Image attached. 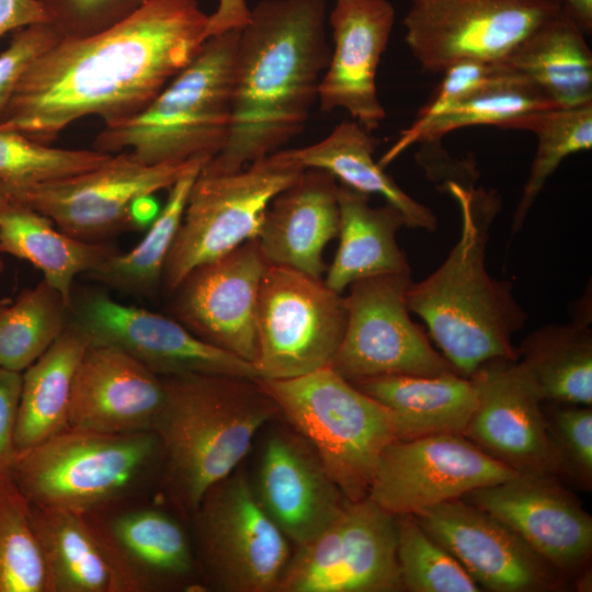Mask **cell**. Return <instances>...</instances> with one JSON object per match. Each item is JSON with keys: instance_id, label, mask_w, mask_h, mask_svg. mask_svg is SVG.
Masks as SVG:
<instances>
[{"instance_id": "1", "label": "cell", "mask_w": 592, "mask_h": 592, "mask_svg": "<svg viewBox=\"0 0 592 592\" xmlns=\"http://www.w3.org/2000/svg\"><path fill=\"white\" fill-rule=\"evenodd\" d=\"M207 23L196 0H145L102 32L58 41L22 75L0 128L49 145L89 115L130 118L195 57Z\"/></svg>"}, {"instance_id": "2", "label": "cell", "mask_w": 592, "mask_h": 592, "mask_svg": "<svg viewBox=\"0 0 592 592\" xmlns=\"http://www.w3.org/2000/svg\"><path fill=\"white\" fill-rule=\"evenodd\" d=\"M326 0H262L239 31L228 139L205 166L238 171L269 157L306 125L331 48Z\"/></svg>"}, {"instance_id": "3", "label": "cell", "mask_w": 592, "mask_h": 592, "mask_svg": "<svg viewBox=\"0 0 592 592\" xmlns=\"http://www.w3.org/2000/svg\"><path fill=\"white\" fill-rule=\"evenodd\" d=\"M458 204L460 235L445 261L407 291L410 312L420 317L442 355L462 376L470 377L494 360H519L513 335L527 320L509 281L493 278L486 267L497 198L449 181Z\"/></svg>"}, {"instance_id": "4", "label": "cell", "mask_w": 592, "mask_h": 592, "mask_svg": "<svg viewBox=\"0 0 592 592\" xmlns=\"http://www.w3.org/2000/svg\"><path fill=\"white\" fill-rule=\"evenodd\" d=\"M160 377L164 399L152 431L169 492L192 513L215 483L237 469L259 431L280 412L257 379Z\"/></svg>"}, {"instance_id": "5", "label": "cell", "mask_w": 592, "mask_h": 592, "mask_svg": "<svg viewBox=\"0 0 592 592\" xmlns=\"http://www.w3.org/2000/svg\"><path fill=\"white\" fill-rule=\"evenodd\" d=\"M239 31L209 36L143 111L105 125L95 137V150L129 151L152 166L210 160L219 153L230 129Z\"/></svg>"}, {"instance_id": "6", "label": "cell", "mask_w": 592, "mask_h": 592, "mask_svg": "<svg viewBox=\"0 0 592 592\" xmlns=\"http://www.w3.org/2000/svg\"><path fill=\"white\" fill-rule=\"evenodd\" d=\"M257 380L312 446L345 499L367 498L384 449L399 439L395 413L331 366Z\"/></svg>"}, {"instance_id": "7", "label": "cell", "mask_w": 592, "mask_h": 592, "mask_svg": "<svg viewBox=\"0 0 592 592\" xmlns=\"http://www.w3.org/2000/svg\"><path fill=\"white\" fill-rule=\"evenodd\" d=\"M161 462L153 431L77 428L18 452L10 474L30 504L86 513L125 500Z\"/></svg>"}, {"instance_id": "8", "label": "cell", "mask_w": 592, "mask_h": 592, "mask_svg": "<svg viewBox=\"0 0 592 592\" xmlns=\"http://www.w3.org/2000/svg\"><path fill=\"white\" fill-rule=\"evenodd\" d=\"M275 155L238 171L202 167L167 258L161 289L170 296L195 267L255 239L272 200L301 173Z\"/></svg>"}, {"instance_id": "9", "label": "cell", "mask_w": 592, "mask_h": 592, "mask_svg": "<svg viewBox=\"0 0 592 592\" xmlns=\"http://www.w3.org/2000/svg\"><path fill=\"white\" fill-rule=\"evenodd\" d=\"M191 514L196 562L215 588L277 590L292 556L289 539L261 505L242 469L215 483Z\"/></svg>"}, {"instance_id": "10", "label": "cell", "mask_w": 592, "mask_h": 592, "mask_svg": "<svg viewBox=\"0 0 592 592\" xmlns=\"http://www.w3.org/2000/svg\"><path fill=\"white\" fill-rule=\"evenodd\" d=\"M346 322L344 296L323 278L267 265L257 309L260 379H286L331 366Z\"/></svg>"}, {"instance_id": "11", "label": "cell", "mask_w": 592, "mask_h": 592, "mask_svg": "<svg viewBox=\"0 0 592 592\" xmlns=\"http://www.w3.org/2000/svg\"><path fill=\"white\" fill-rule=\"evenodd\" d=\"M146 164L121 151L96 168L68 178L32 185H0V197L29 206L48 217L62 232L101 242L134 230L130 208L143 196L168 190L197 163Z\"/></svg>"}, {"instance_id": "12", "label": "cell", "mask_w": 592, "mask_h": 592, "mask_svg": "<svg viewBox=\"0 0 592 592\" xmlns=\"http://www.w3.org/2000/svg\"><path fill=\"white\" fill-rule=\"evenodd\" d=\"M411 273L379 275L351 284L346 322L331 367L349 382L457 373L410 317ZM458 374V373H457Z\"/></svg>"}, {"instance_id": "13", "label": "cell", "mask_w": 592, "mask_h": 592, "mask_svg": "<svg viewBox=\"0 0 592 592\" xmlns=\"http://www.w3.org/2000/svg\"><path fill=\"white\" fill-rule=\"evenodd\" d=\"M563 4V0H410L402 20L405 42L430 72H442L463 59L504 61Z\"/></svg>"}, {"instance_id": "14", "label": "cell", "mask_w": 592, "mask_h": 592, "mask_svg": "<svg viewBox=\"0 0 592 592\" xmlns=\"http://www.w3.org/2000/svg\"><path fill=\"white\" fill-rule=\"evenodd\" d=\"M397 517L369 498L349 501L316 538L297 546L276 592L402 591Z\"/></svg>"}, {"instance_id": "15", "label": "cell", "mask_w": 592, "mask_h": 592, "mask_svg": "<svg viewBox=\"0 0 592 592\" xmlns=\"http://www.w3.org/2000/svg\"><path fill=\"white\" fill-rule=\"evenodd\" d=\"M69 321L90 344L115 346L159 376L259 378L252 363L201 340L171 316L119 303L103 291L72 295Z\"/></svg>"}, {"instance_id": "16", "label": "cell", "mask_w": 592, "mask_h": 592, "mask_svg": "<svg viewBox=\"0 0 592 592\" xmlns=\"http://www.w3.org/2000/svg\"><path fill=\"white\" fill-rule=\"evenodd\" d=\"M517 474L460 433L396 440L378 460L367 498L396 516L414 514Z\"/></svg>"}, {"instance_id": "17", "label": "cell", "mask_w": 592, "mask_h": 592, "mask_svg": "<svg viewBox=\"0 0 592 592\" xmlns=\"http://www.w3.org/2000/svg\"><path fill=\"white\" fill-rule=\"evenodd\" d=\"M267 267L255 239L193 269L170 295V315L201 340L254 364L257 309Z\"/></svg>"}, {"instance_id": "18", "label": "cell", "mask_w": 592, "mask_h": 592, "mask_svg": "<svg viewBox=\"0 0 592 592\" xmlns=\"http://www.w3.org/2000/svg\"><path fill=\"white\" fill-rule=\"evenodd\" d=\"M470 378L477 406L463 435L519 474L557 476L544 399L519 360L488 362Z\"/></svg>"}, {"instance_id": "19", "label": "cell", "mask_w": 592, "mask_h": 592, "mask_svg": "<svg viewBox=\"0 0 592 592\" xmlns=\"http://www.w3.org/2000/svg\"><path fill=\"white\" fill-rule=\"evenodd\" d=\"M412 515L480 588L539 592L562 587L563 577L510 526L462 498Z\"/></svg>"}, {"instance_id": "20", "label": "cell", "mask_w": 592, "mask_h": 592, "mask_svg": "<svg viewBox=\"0 0 592 592\" xmlns=\"http://www.w3.org/2000/svg\"><path fill=\"white\" fill-rule=\"evenodd\" d=\"M82 516L110 566L114 592L163 591L193 581L192 539L166 510L116 509L114 502Z\"/></svg>"}, {"instance_id": "21", "label": "cell", "mask_w": 592, "mask_h": 592, "mask_svg": "<svg viewBox=\"0 0 592 592\" xmlns=\"http://www.w3.org/2000/svg\"><path fill=\"white\" fill-rule=\"evenodd\" d=\"M462 499L510 526L562 577L579 572L591 555L592 517L556 476L517 474Z\"/></svg>"}, {"instance_id": "22", "label": "cell", "mask_w": 592, "mask_h": 592, "mask_svg": "<svg viewBox=\"0 0 592 592\" xmlns=\"http://www.w3.org/2000/svg\"><path fill=\"white\" fill-rule=\"evenodd\" d=\"M252 486L266 513L297 546L325 531L346 502L312 446L295 429L274 430L266 436Z\"/></svg>"}, {"instance_id": "23", "label": "cell", "mask_w": 592, "mask_h": 592, "mask_svg": "<svg viewBox=\"0 0 592 592\" xmlns=\"http://www.w3.org/2000/svg\"><path fill=\"white\" fill-rule=\"evenodd\" d=\"M395 16L388 0H335L329 15L334 45L318 88L321 111L342 109L368 132L378 128L386 112L376 75Z\"/></svg>"}, {"instance_id": "24", "label": "cell", "mask_w": 592, "mask_h": 592, "mask_svg": "<svg viewBox=\"0 0 592 592\" xmlns=\"http://www.w3.org/2000/svg\"><path fill=\"white\" fill-rule=\"evenodd\" d=\"M163 399L159 375L115 346L89 343L72 379L69 426L111 434L152 431Z\"/></svg>"}, {"instance_id": "25", "label": "cell", "mask_w": 592, "mask_h": 592, "mask_svg": "<svg viewBox=\"0 0 592 592\" xmlns=\"http://www.w3.org/2000/svg\"><path fill=\"white\" fill-rule=\"evenodd\" d=\"M338 189L328 172L305 169L272 200L255 238L267 265L322 278L325 248L339 230Z\"/></svg>"}, {"instance_id": "26", "label": "cell", "mask_w": 592, "mask_h": 592, "mask_svg": "<svg viewBox=\"0 0 592 592\" xmlns=\"http://www.w3.org/2000/svg\"><path fill=\"white\" fill-rule=\"evenodd\" d=\"M377 144L371 132L352 119L337 125L318 143L283 148L273 155L301 170L326 171L357 192L380 195L402 214L407 227L435 230L437 220L433 212L408 195L374 159Z\"/></svg>"}, {"instance_id": "27", "label": "cell", "mask_w": 592, "mask_h": 592, "mask_svg": "<svg viewBox=\"0 0 592 592\" xmlns=\"http://www.w3.org/2000/svg\"><path fill=\"white\" fill-rule=\"evenodd\" d=\"M338 203L339 244L323 278L331 289L342 294L363 278L411 273L396 239L398 230L406 226L397 208L388 203L374 207L369 195L342 184Z\"/></svg>"}, {"instance_id": "28", "label": "cell", "mask_w": 592, "mask_h": 592, "mask_svg": "<svg viewBox=\"0 0 592 592\" xmlns=\"http://www.w3.org/2000/svg\"><path fill=\"white\" fill-rule=\"evenodd\" d=\"M351 383L395 413L398 440L463 434L477 406L473 379L457 373L390 375Z\"/></svg>"}, {"instance_id": "29", "label": "cell", "mask_w": 592, "mask_h": 592, "mask_svg": "<svg viewBox=\"0 0 592 592\" xmlns=\"http://www.w3.org/2000/svg\"><path fill=\"white\" fill-rule=\"evenodd\" d=\"M117 250L59 230L37 210L0 197V252L27 261L71 305L76 278L89 274Z\"/></svg>"}, {"instance_id": "30", "label": "cell", "mask_w": 592, "mask_h": 592, "mask_svg": "<svg viewBox=\"0 0 592 592\" xmlns=\"http://www.w3.org/2000/svg\"><path fill=\"white\" fill-rule=\"evenodd\" d=\"M569 9L536 30L503 62L559 107L592 102V53Z\"/></svg>"}, {"instance_id": "31", "label": "cell", "mask_w": 592, "mask_h": 592, "mask_svg": "<svg viewBox=\"0 0 592 592\" xmlns=\"http://www.w3.org/2000/svg\"><path fill=\"white\" fill-rule=\"evenodd\" d=\"M89 341L72 322L22 373L15 428L18 452L69 428L73 375Z\"/></svg>"}, {"instance_id": "32", "label": "cell", "mask_w": 592, "mask_h": 592, "mask_svg": "<svg viewBox=\"0 0 592 592\" xmlns=\"http://www.w3.org/2000/svg\"><path fill=\"white\" fill-rule=\"evenodd\" d=\"M519 362L537 385L544 401L592 403L591 321L545 325L522 341Z\"/></svg>"}, {"instance_id": "33", "label": "cell", "mask_w": 592, "mask_h": 592, "mask_svg": "<svg viewBox=\"0 0 592 592\" xmlns=\"http://www.w3.org/2000/svg\"><path fill=\"white\" fill-rule=\"evenodd\" d=\"M46 592H114L110 566L82 514L30 504Z\"/></svg>"}, {"instance_id": "34", "label": "cell", "mask_w": 592, "mask_h": 592, "mask_svg": "<svg viewBox=\"0 0 592 592\" xmlns=\"http://www.w3.org/2000/svg\"><path fill=\"white\" fill-rule=\"evenodd\" d=\"M553 107L559 106L519 73L457 103L412 133L401 132L377 162L385 169L410 146L440 140L464 127L492 125L523 129L533 115Z\"/></svg>"}, {"instance_id": "35", "label": "cell", "mask_w": 592, "mask_h": 592, "mask_svg": "<svg viewBox=\"0 0 592 592\" xmlns=\"http://www.w3.org/2000/svg\"><path fill=\"white\" fill-rule=\"evenodd\" d=\"M204 163H197L169 189L167 201L143 239L127 252L116 251L88 276L111 289L151 297L161 288L163 267L180 228L187 197Z\"/></svg>"}, {"instance_id": "36", "label": "cell", "mask_w": 592, "mask_h": 592, "mask_svg": "<svg viewBox=\"0 0 592 592\" xmlns=\"http://www.w3.org/2000/svg\"><path fill=\"white\" fill-rule=\"evenodd\" d=\"M70 306L44 280L19 294L0 299V367L23 373L61 334Z\"/></svg>"}, {"instance_id": "37", "label": "cell", "mask_w": 592, "mask_h": 592, "mask_svg": "<svg viewBox=\"0 0 592 592\" xmlns=\"http://www.w3.org/2000/svg\"><path fill=\"white\" fill-rule=\"evenodd\" d=\"M524 130L537 137V149L522 195L515 207L511 231L517 232L549 177L568 156L592 147V102L573 107H553L533 115Z\"/></svg>"}, {"instance_id": "38", "label": "cell", "mask_w": 592, "mask_h": 592, "mask_svg": "<svg viewBox=\"0 0 592 592\" xmlns=\"http://www.w3.org/2000/svg\"><path fill=\"white\" fill-rule=\"evenodd\" d=\"M0 592H46L30 502L10 470L0 471Z\"/></svg>"}, {"instance_id": "39", "label": "cell", "mask_w": 592, "mask_h": 592, "mask_svg": "<svg viewBox=\"0 0 592 592\" xmlns=\"http://www.w3.org/2000/svg\"><path fill=\"white\" fill-rule=\"evenodd\" d=\"M397 559L403 590L478 592L462 563L433 539L412 514L397 515Z\"/></svg>"}, {"instance_id": "40", "label": "cell", "mask_w": 592, "mask_h": 592, "mask_svg": "<svg viewBox=\"0 0 592 592\" xmlns=\"http://www.w3.org/2000/svg\"><path fill=\"white\" fill-rule=\"evenodd\" d=\"M111 153L61 149L0 128V185L21 186L50 182L99 167Z\"/></svg>"}, {"instance_id": "41", "label": "cell", "mask_w": 592, "mask_h": 592, "mask_svg": "<svg viewBox=\"0 0 592 592\" xmlns=\"http://www.w3.org/2000/svg\"><path fill=\"white\" fill-rule=\"evenodd\" d=\"M546 415L558 475L578 487L592 483V410L588 406L553 403Z\"/></svg>"}, {"instance_id": "42", "label": "cell", "mask_w": 592, "mask_h": 592, "mask_svg": "<svg viewBox=\"0 0 592 592\" xmlns=\"http://www.w3.org/2000/svg\"><path fill=\"white\" fill-rule=\"evenodd\" d=\"M442 73L441 82L402 133H412L457 103L519 75L503 61L477 59L458 60Z\"/></svg>"}, {"instance_id": "43", "label": "cell", "mask_w": 592, "mask_h": 592, "mask_svg": "<svg viewBox=\"0 0 592 592\" xmlns=\"http://www.w3.org/2000/svg\"><path fill=\"white\" fill-rule=\"evenodd\" d=\"M61 39L102 32L130 15L144 0H37Z\"/></svg>"}, {"instance_id": "44", "label": "cell", "mask_w": 592, "mask_h": 592, "mask_svg": "<svg viewBox=\"0 0 592 592\" xmlns=\"http://www.w3.org/2000/svg\"><path fill=\"white\" fill-rule=\"evenodd\" d=\"M61 38L48 22L20 29L0 54V121L30 64Z\"/></svg>"}, {"instance_id": "45", "label": "cell", "mask_w": 592, "mask_h": 592, "mask_svg": "<svg viewBox=\"0 0 592 592\" xmlns=\"http://www.w3.org/2000/svg\"><path fill=\"white\" fill-rule=\"evenodd\" d=\"M22 373L0 367V471L10 470L18 454L15 428Z\"/></svg>"}, {"instance_id": "46", "label": "cell", "mask_w": 592, "mask_h": 592, "mask_svg": "<svg viewBox=\"0 0 592 592\" xmlns=\"http://www.w3.org/2000/svg\"><path fill=\"white\" fill-rule=\"evenodd\" d=\"M45 22L48 18L37 0H0V37Z\"/></svg>"}, {"instance_id": "47", "label": "cell", "mask_w": 592, "mask_h": 592, "mask_svg": "<svg viewBox=\"0 0 592 592\" xmlns=\"http://www.w3.org/2000/svg\"><path fill=\"white\" fill-rule=\"evenodd\" d=\"M250 11L246 0H219L216 11L208 15V37L241 30L248 23Z\"/></svg>"}, {"instance_id": "48", "label": "cell", "mask_w": 592, "mask_h": 592, "mask_svg": "<svg viewBox=\"0 0 592 592\" xmlns=\"http://www.w3.org/2000/svg\"><path fill=\"white\" fill-rule=\"evenodd\" d=\"M159 212V205L152 195L143 196L136 200L130 208V218L134 230L148 228Z\"/></svg>"}, {"instance_id": "49", "label": "cell", "mask_w": 592, "mask_h": 592, "mask_svg": "<svg viewBox=\"0 0 592 592\" xmlns=\"http://www.w3.org/2000/svg\"><path fill=\"white\" fill-rule=\"evenodd\" d=\"M566 7L577 20L582 31H592V0H563Z\"/></svg>"}, {"instance_id": "50", "label": "cell", "mask_w": 592, "mask_h": 592, "mask_svg": "<svg viewBox=\"0 0 592 592\" xmlns=\"http://www.w3.org/2000/svg\"><path fill=\"white\" fill-rule=\"evenodd\" d=\"M0 269H1V264H0Z\"/></svg>"}, {"instance_id": "51", "label": "cell", "mask_w": 592, "mask_h": 592, "mask_svg": "<svg viewBox=\"0 0 592 592\" xmlns=\"http://www.w3.org/2000/svg\"><path fill=\"white\" fill-rule=\"evenodd\" d=\"M145 1V0H144Z\"/></svg>"}]
</instances>
